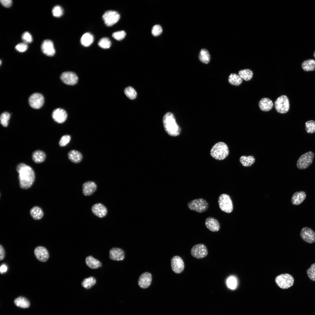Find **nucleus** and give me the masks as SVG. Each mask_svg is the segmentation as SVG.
Returning <instances> with one entry per match:
<instances>
[{
	"mask_svg": "<svg viewBox=\"0 0 315 315\" xmlns=\"http://www.w3.org/2000/svg\"><path fill=\"white\" fill-rule=\"evenodd\" d=\"M16 169L19 174L20 187L24 189L30 187L35 178V173L32 168L24 163H21L17 165Z\"/></svg>",
	"mask_w": 315,
	"mask_h": 315,
	"instance_id": "nucleus-1",
	"label": "nucleus"
},
{
	"mask_svg": "<svg viewBox=\"0 0 315 315\" xmlns=\"http://www.w3.org/2000/svg\"><path fill=\"white\" fill-rule=\"evenodd\" d=\"M98 44L99 46L102 48L107 49L109 48L111 46V43L108 38L104 37L102 38L99 40Z\"/></svg>",
	"mask_w": 315,
	"mask_h": 315,
	"instance_id": "nucleus-40",
	"label": "nucleus"
},
{
	"mask_svg": "<svg viewBox=\"0 0 315 315\" xmlns=\"http://www.w3.org/2000/svg\"><path fill=\"white\" fill-rule=\"evenodd\" d=\"M126 35V33L124 31H120L113 33L112 36L116 40L120 41L123 39Z\"/></svg>",
	"mask_w": 315,
	"mask_h": 315,
	"instance_id": "nucleus-44",
	"label": "nucleus"
},
{
	"mask_svg": "<svg viewBox=\"0 0 315 315\" xmlns=\"http://www.w3.org/2000/svg\"><path fill=\"white\" fill-rule=\"evenodd\" d=\"M227 283L229 288L232 289H234L235 288L237 285L236 279L234 277H230L227 280Z\"/></svg>",
	"mask_w": 315,
	"mask_h": 315,
	"instance_id": "nucleus-46",
	"label": "nucleus"
},
{
	"mask_svg": "<svg viewBox=\"0 0 315 315\" xmlns=\"http://www.w3.org/2000/svg\"><path fill=\"white\" fill-rule=\"evenodd\" d=\"M228 80L230 83L235 86H238L242 82V78L238 75L235 73H232L230 75Z\"/></svg>",
	"mask_w": 315,
	"mask_h": 315,
	"instance_id": "nucleus-33",
	"label": "nucleus"
},
{
	"mask_svg": "<svg viewBox=\"0 0 315 315\" xmlns=\"http://www.w3.org/2000/svg\"><path fill=\"white\" fill-rule=\"evenodd\" d=\"M187 206L190 210L199 213L205 211L209 207L208 202L202 198H199L192 200L188 202Z\"/></svg>",
	"mask_w": 315,
	"mask_h": 315,
	"instance_id": "nucleus-6",
	"label": "nucleus"
},
{
	"mask_svg": "<svg viewBox=\"0 0 315 315\" xmlns=\"http://www.w3.org/2000/svg\"><path fill=\"white\" fill-rule=\"evenodd\" d=\"M5 256V251L3 246L1 245H0V260H2Z\"/></svg>",
	"mask_w": 315,
	"mask_h": 315,
	"instance_id": "nucleus-50",
	"label": "nucleus"
},
{
	"mask_svg": "<svg viewBox=\"0 0 315 315\" xmlns=\"http://www.w3.org/2000/svg\"><path fill=\"white\" fill-rule=\"evenodd\" d=\"M52 116L53 119L59 123H62L64 122L67 117L66 111L60 108L55 109L52 112Z\"/></svg>",
	"mask_w": 315,
	"mask_h": 315,
	"instance_id": "nucleus-18",
	"label": "nucleus"
},
{
	"mask_svg": "<svg viewBox=\"0 0 315 315\" xmlns=\"http://www.w3.org/2000/svg\"><path fill=\"white\" fill-rule=\"evenodd\" d=\"M22 38L26 43H30L32 42L33 40L32 35L29 32H25L22 34Z\"/></svg>",
	"mask_w": 315,
	"mask_h": 315,
	"instance_id": "nucleus-45",
	"label": "nucleus"
},
{
	"mask_svg": "<svg viewBox=\"0 0 315 315\" xmlns=\"http://www.w3.org/2000/svg\"><path fill=\"white\" fill-rule=\"evenodd\" d=\"M301 66L305 71H314L315 70V60L309 59L304 60L302 63Z\"/></svg>",
	"mask_w": 315,
	"mask_h": 315,
	"instance_id": "nucleus-30",
	"label": "nucleus"
},
{
	"mask_svg": "<svg viewBox=\"0 0 315 315\" xmlns=\"http://www.w3.org/2000/svg\"><path fill=\"white\" fill-rule=\"evenodd\" d=\"M205 225L209 230L213 232L218 231L220 228V223L218 220L212 217L206 218Z\"/></svg>",
	"mask_w": 315,
	"mask_h": 315,
	"instance_id": "nucleus-22",
	"label": "nucleus"
},
{
	"mask_svg": "<svg viewBox=\"0 0 315 315\" xmlns=\"http://www.w3.org/2000/svg\"><path fill=\"white\" fill-rule=\"evenodd\" d=\"M120 18L119 14L116 11L109 10L106 11L102 16L105 24L108 26H111L117 22Z\"/></svg>",
	"mask_w": 315,
	"mask_h": 315,
	"instance_id": "nucleus-9",
	"label": "nucleus"
},
{
	"mask_svg": "<svg viewBox=\"0 0 315 315\" xmlns=\"http://www.w3.org/2000/svg\"><path fill=\"white\" fill-rule=\"evenodd\" d=\"M171 265L172 270L176 274L181 273L184 270V262L179 256H173L171 260Z\"/></svg>",
	"mask_w": 315,
	"mask_h": 315,
	"instance_id": "nucleus-12",
	"label": "nucleus"
},
{
	"mask_svg": "<svg viewBox=\"0 0 315 315\" xmlns=\"http://www.w3.org/2000/svg\"><path fill=\"white\" fill-rule=\"evenodd\" d=\"M274 106L278 112L283 114L286 113L289 111L290 107L289 101L287 97L285 95L279 97L275 102Z\"/></svg>",
	"mask_w": 315,
	"mask_h": 315,
	"instance_id": "nucleus-8",
	"label": "nucleus"
},
{
	"mask_svg": "<svg viewBox=\"0 0 315 315\" xmlns=\"http://www.w3.org/2000/svg\"><path fill=\"white\" fill-rule=\"evenodd\" d=\"M305 129L307 132L309 134L315 133V121L309 120L305 123Z\"/></svg>",
	"mask_w": 315,
	"mask_h": 315,
	"instance_id": "nucleus-38",
	"label": "nucleus"
},
{
	"mask_svg": "<svg viewBox=\"0 0 315 315\" xmlns=\"http://www.w3.org/2000/svg\"><path fill=\"white\" fill-rule=\"evenodd\" d=\"M44 98L41 94L35 93L29 97V102L30 106L33 108L38 109L41 108L44 102Z\"/></svg>",
	"mask_w": 315,
	"mask_h": 315,
	"instance_id": "nucleus-11",
	"label": "nucleus"
},
{
	"mask_svg": "<svg viewBox=\"0 0 315 315\" xmlns=\"http://www.w3.org/2000/svg\"><path fill=\"white\" fill-rule=\"evenodd\" d=\"M307 275L310 279L315 281V263L312 264L307 271Z\"/></svg>",
	"mask_w": 315,
	"mask_h": 315,
	"instance_id": "nucleus-41",
	"label": "nucleus"
},
{
	"mask_svg": "<svg viewBox=\"0 0 315 315\" xmlns=\"http://www.w3.org/2000/svg\"><path fill=\"white\" fill-rule=\"evenodd\" d=\"M10 117V114L7 112H4L1 113L0 116V123L2 126L7 127L8 124V122Z\"/></svg>",
	"mask_w": 315,
	"mask_h": 315,
	"instance_id": "nucleus-39",
	"label": "nucleus"
},
{
	"mask_svg": "<svg viewBox=\"0 0 315 315\" xmlns=\"http://www.w3.org/2000/svg\"><path fill=\"white\" fill-rule=\"evenodd\" d=\"M34 254L36 258L41 262H45L49 258V253L48 250L43 246L36 247L34 250Z\"/></svg>",
	"mask_w": 315,
	"mask_h": 315,
	"instance_id": "nucleus-16",
	"label": "nucleus"
},
{
	"mask_svg": "<svg viewBox=\"0 0 315 315\" xmlns=\"http://www.w3.org/2000/svg\"><path fill=\"white\" fill-rule=\"evenodd\" d=\"M46 155L44 152L40 150L34 151L32 155V159L36 163L43 162L46 159Z\"/></svg>",
	"mask_w": 315,
	"mask_h": 315,
	"instance_id": "nucleus-29",
	"label": "nucleus"
},
{
	"mask_svg": "<svg viewBox=\"0 0 315 315\" xmlns=\"http://www.w3.org/2000/svg\"><path fill=\"white\" fill-rule=\"evenodd\" d=\"M275 281L279 288L286 289L293 285L294 283V279L290 274H284L277 276L275 278Z\"/></svg>",
	"mask_w": 315,
	"mask_h": 315,
	"instance_id": "nucleus-4",
	"label": "nucleus"
},
{
	"mask_svg": "<svg viewBox=\"0 0 315 315\" xmlns=\"http://www.w3.org/2000/svg\"><path fill=\"white\" fill-rule=\"evenodd\" d=\"M52 13L53 16L57 18L61 16L63 14V10L60 6H54L52 10Z\"/></svg>",
	"mask_w": 315,
	"mask_h": 315,
	"instance_id": "nucleus-42",
	"label": "nucleus"
},
{
	"mask_svg": "<svg viewBox=\"0 0 315 315\" xmlns=\"http://www.w3.org/2000/svg\"><path fill=\"white\" fill-rule=\"evenodd\" d=\"M93 41V36L89 32L84 34L80 39V42L81 44L85 47L89 46L92 43Z\"/></svg>",
	"mask_w": 315,
	"mask_h": 315,
	"instance_id": "nucleus-28",
	"label": "nucleus"
},
{
	"mask_svg": "<svg viewBox=\"0 0 315 315\" xmlns=\"http://www.w3.org/2000/svg\"><path fill=\"white\" fill-rule=\"evenodd\" d=\"M314 156V153L311 151H308L302 154L297 161V167L301 169L307 168L312 163Z\"/></svg>",
	"mask_w": 315,
	"mask_h": 315,
	"instance_id": "nucleus-5",
	"label": "nucleus"
},
{
	"mask_svg": "<svg viewBox=\"0 0 315 315\" xmlns=\"http://www.w3.org/2000/svg\"><path fill=\"white\" fill-rule=\"evenodd\" d=\"M68 156L70 160L76 163L80 162L83 158L81 153L75 150H71L69 151L68 153Z\"/></svg>",
	"mask_w": 315,
	"mask_h": 315,
	"instance_id": "nucleus-26",
	"label": "nucleus"
},
{
	"mask_svg": "<svg viewBox=\"0 0 315 315\" xmlns=\"http://www.w3.org/2000/svg\"><path fill=\"white\" fill-rule=\"evenodd\" d=\"M41 49L43 53L49 56H52L55 53V50L54 44L51 40H46L42 43Z\"/></svg>",
	"mask_w": 315,
	"mask_h": 315,
	"instance_id": "nucleus-17",
	"label": "nucleus"
},
{
	"mask_svg": "<svg viewBox=\"0 0 315 315\" xmlns=\"http://www.w3.org/2000/svg\"><path fill=\"white\" fill-rule=\"evenodd\" d=\"M14 303L16 306L23 308H28L30 306V303L29 300L22 296L19 297L15 299Z\"/></svg>",
	"mask_w": 315,
	"mask_h": 315,
	"instance_id": "nucleus-27",
	"label": "nucleus"
},
{
	"mask_svg": "<svg viewBox=\"0 0 315 315\" xmlns=\"http://www.w3.org/2000/svg\"><path fill=\"white\" fill-rule=\"evenodd\" d=\"M162 31V29L160 25H155L152 28V33L154 36H157L161 34Z\"/></svg>",
	"mask_w": 315,
	"mask_h": 315,
	"instance_id": "nucleus-47",
	"label": "nucleus"
},
{
	"mask_svg": "<svg viewBox=\"0 0 315 315\" xmlns=\"http://www.w3.org/2000/svg\"><path fill=\"white\" fill-rule=\"evenodd\" d=\"M109 257L112 260L121 261L125 257V253L124 250L120 248L113 247L109 251Z\"/></svg>",
	"mask_w": 315,
	"mask_h": 315,
	"instance_id": "nucleus-19",
	"label": "nucleus"
},
{
	"mask_svg": "<svg viewBox=\"0 0 315 315\" xmlns=\"http://www.w3.org/2000/svg\"><path fill=\"white\" fill-rule=\"evenodd\" d=\"M124 92L126 96L131 99H134L137 96V93L135 90L131 86H128L124 90Z\"/></svg>",
	"mask_w": 315,
	"mask_h": 315,
	"instance_id": "nucleus-37",
	"label": "nucleus"
},
{
	"mask_svg": "<svg viewBox=\"0 0 315 315\" xmlns=\"http://www.w3.org/2000/svg\"><path fill=\"white\" fill-rule=\"evenodd\" d=\"M229 150L227 145L223 142L216 143L212 147L210 150L211 156L214 158L218 160H222L228 155Z\"/></svg>",
	"mask_w": 315,
	"mask_h": 315,
	"instance_id": "nucleus-3",
	"label": "nucleus"
},
{
	"mask_svg": "<svg viewBox=\"0 0 315 315\" xmlns=\"http://www.w3.org/2000/svg\"><path fill=\"white\" fill-rule=\"evenodd\" d=\"M30 214L34 219L37 220L41 219L43 215L41 209L37 206H34L31 209Z\"/></svg>",
	"mask_w": 315,
	"mask_h": 315,
	"instance_id": "nucleus-31",
	"label": "nucleus"
},
{
	"mask_svg": "<svg viewBox=\"0 0 315 315\" xmlns=\"http://www.w3.org/2000/svg\"><path fill=\"white\" fill-rule=\"evenodd\" d=\"M207 248L202 244H197L193 246L191 249V254L194 258L201 259L206 257L208 254Z\"/></svg>",
	"mask_w": 315,
	"mask_h": 315,
	"instance_id": "nucleus-10",
	"label": "nucleus"
},
{
	"mask_svg": "<svg viewBox=\"0 0 315 315\" xmlns=\"http://www.w3.org/2000/svg\"><path fill=\"white\" fill-rule=\"evenodd\" d=\"M306 196V194L304 191L296 192L293 194L292 197V203L295 205H299L305 199Z\"/></svg>",
	"mask_w": 315,
	"mask_h": 315,
	"instance_id": "nucleus-23",
	"label": "nucleus"
},
{
	"mask_svg": "<svg viewBox=\"0 0 315 315\" xmlns=\"http://www.w3.org/2000/svg\"><path fill=\"white\" fill-rule=\"evenodd\" d=\"M163 122L165 130L169 135L176 136L180 134L181 128L176 123L175 116L172 113H167L163 117Z\"/></svg>",
	"mask_w": 315,
	"mask_h": 315,
	"instance_id": "nucleus-2",
	"label": "nucleus"
},
{
	"mask_svg": "<svg viewBox=\"0 0 315 315\" xmlns=\"http://www.w3.org/2000/svg\"><path fill=\"white\" fill-rule=\"evenodd\" d=\"M240 161L242 165L245 167L251 166L255 161V159L252 156H242L240 158Z\"/></svg>",
	"mask_w": 315,
	"mask_h": 315,
	"instance_id": "nucleus-35",
	"label": "nucleus"
},
{
	"mask_svg": "<svg viewBox=\"0 0 315 315\" xmlns=\"http://www.w3.org/2000/svg\"><path fill=\"white\" fill-rule=\"evenodd\" d=\"M199 59L202 63L207 64L210 60V55L208 51L205 49H202L199 53Z\"/></svg>",
	"mask_w": 315,
	"mask_h": 315,
	"instance_id": "nucleus-36",
	"label": "nucleus"
},
{
	"mask_svg": "<svg viewBox=\"0 0 315 315\" xmlns=\"http://www.w3.org/2000/svg\"><path fill=\"white\" fill-rule=\"evenodd\" d=\"M71 139L70 136L65 135L63 136L60 138L59 144L61 146H64L67 145Z\"/></svg>",
	"mask_w": 315,
	"mask_h": 315,
	"instance_id": "nucleus-43",
	"label": "nucleus"
},
{
	"mask_svg": "<svg viewBox=\"0 0 315 315\" xmlns=\"http://www.w3.org/2000/svg\"><path fill=\"white\" fill-rule=\"evenodd\" d=\"M96 280L93 276H91L84 279L81 282L82 286L86 289L92 288L96 283Z\"/></svg>",
	"mask_w": 315,
	"mask_h": 315,
	"instance_id": "nucleus-32",
	"label": "nucleus"
},
{
	"mask_svg": "<svg viewBox=\"0 0 315 315\" xmlns=\"http://www.w3.org/2000/svg\"><path fill=\"white\" fill-rule=\"evenodd\" d=\"M7 270V267L5 265H2L0 267V271L1 273L6 272Z\"/></svg>",
	"mask_w": 315,
	"mask_h": 315,
	"instance_id": "nucleus-51",
	"label": "nucleus"
},
{
	"mask_svg": "<svg viewBox=\"0 0 315 315\" xmlns=\"http://www.w3.org/2000/svg\"><path fill=\"white\" fill-rule=\"evenodd\" d=\"M62 81L65 84L69 85H73L77 82L78 78L74 73L66 71L63 73L60 76Z\"/></svg>",
	"mask_w": 315,
	"mask_h": 315,
	"instance_id": "nucleus-14",
	"label": "nucleus"
},
{
	"mask_svg": "<svg viewBox=\"0 0 315 315\" xmlns=\"http://www.w3.org/2000/svg\"><path fill=\"white\" fill-rule=\"evenodd\" d=\"M218 204L220 209L223 211L229 213L233 209L232 202L230 196L226 194H222L219 196Z\"/></svg>",
	"mask_w": 315,
	"mask_h": 315,
	"instance_id": "nucleus-7",
	"label": "nucleus"
},
{
	"mask_svg": "<svg viewBox=\"0 0 315 315\" xmlns=\"http://www.w3.org/2000/svg\"><path fill=\"white\" fill-rule=\"evenodd\" d=\"M314 58H315V51L314 52Z\"/></svg>",
	"mask_w": 315,
	"mask_h": 315,
	"instance_id": "nucleus-52",
	"label": "nucleus"
},
{
	"mask_svg": "<svg viewBox=\"0 0 315 315\" xmlns=\"http://www.w3.org/2000/svg\"><path fill=\"white\" fill-rule=\"evenodd\" d=\"M97 188V185L94 182L91 181H86L82 185L83 193L85 196L90 195L96 191Z\"/></svg>",
	"mask_w": 315,
	"mask_h": 315,
	"instance_id": "nucleus-21",
	"label": "nucleus"
},
{
	"mask_svg": "<svg viewBox=\"0 0 315 315\" xmlns=\"http://www.w3.org/2000/svg\"><path fill=\"white\" fill-rule=\"evenodd\" d=\"M27 48L28 45L27 43L24 42L19 43L15 47L16 50L20 52H24L27 50Z\"/></svg>",
	"mask_w": 315,
	"mask_h": 315,
	"instance_id": "nucleus-48",
	"label": "nucleus"
},
{
	"mask_svg": "<svg viewBox=\"0 0 315 315\" xmlns=\"http://www.w3.org/2000/svg\"><path fill=\"white\" fill-rule=\"evenodd\" d=\"M152 281L151 274L148 272H144L139 276L138 283L139 286L141 288L145 289L148 287Z\"/></svg>",
	"mask_w": 315,
	"mask_h": 315,
	"instance_id": "nucleus-15",
	"label": "nucleus"
},
{
	"mask_svg": "<svg viewBox=\"0 0 315 315\" xmlns=\"http://www.w3.org/2000/svg\"><path fill=\"white\" fill-rule=\"evenodd\" d=\"M300 236L305 242L310 244L315 242V232L311 228L304 227L301 230Z\"/></svg>",
	"mask_w": 315,
	"mask_h": 315,
	"instance_id": "nucleus-13",
	"label": "nucleus"
},
{
	"mask_svg": "<svg viewBox=\"0 0 315 315\" xmlns=\"http://www.w3.org/2000/svg\"><path fill=\"white\" fill-rule=\"evenodd\" d=\"M273 104L272 101L268 98H263L259 102V106L260 109L264 111H268L273 107Z\"/></svg>",
	"mask_w": 315,
	"mask_h": 315,
	"instance_id": "nucleus-24",
	"label": "nucleus"
},
{
	"mask_svg": "<svg viewBox=\"0 0 315 315\" xmlns=\"http://www.w3.org/2000/svg\"><path fill=\"white\" fill-rule=\"evenodd\" d=\"M0 2L3 6L7 8L10 7L12 3L11 0H1Z\"/></svg>",
	"mask_w": 315,
	"mask_h": 315,
	"instance_id": "nucleus-49",
	"label": "nucleus"
},
{
	"mask_svg": "<svg viewBox=\"0 0 315 315\" xmlns=\"http://www.w3.org/2000/svg\"><path fill=\"white\" fill-rule=\"evenodd\" d=\"M85 262L88 266L92 269L98 268L102 265V264L100 261L91 256L86 258Z\"/></svg>",
	"mask_w": 315,
	"mask_h": 315,
	"instance_id": "nucleus-25",
	"label": "nucleus"
},
{
	"mask_svg": "<svg viewBox=\"0 0 315 315\" xmlns=\"http://www.w3.org/2000/svg\"><path fill=\"white\" fill-rule=\"evenodd\" d=\"M253 72L249 69H244L239 71L238 75L246 81L250 80L252 78Z\"/></svg>",
	"mask_w": 315,
	"mask_h": 315,
	"instance_id": "nucleus-34",
	"label": "nucleus"
},
{
	"mask_svg": "<svg viewBox=\"0 0 315 315\" xmlns=\"http://www.w3.org/2000/svg\"><path fill=\"white\" fill-rule=\"evenodd\" d=\"M91 210L95 216L100 218L104 217L107 213L106 207L101 203L94 204L92 207Z\"/></svg>",
	"mask_w": 315,
	"mask_h": 315,
	"instance_id": "nucleus-20",
	"label": "nucleus"
}]
</instances>
